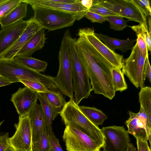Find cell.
Instances as JSON below:
<instances>
[{
    "mask_svg": "<svg viewBox=\"0 0 151 151\" xmlns=\"http://www.w3.org/2000/svg\"><path fill=\"white\" fill-rule=\"evenodd\" d=\"M77 52L83 63L90 80L91 88L95 93L102 94L111 100L115 95L112 83L111 70L109 63H98L93 56L84 36L76 39Z\"/></svg>",
    "mask_w": 151,
    "mask_h": 151,
    "instance_id": "1",
    "label": "cell"
},
{
    "mask_svg": "<svg viewBox=\"0 0 151 151\" xmlns=\"http://www.w3.org/2000/svg\"><path fill=\"white\" fill-rule=\"evenodd\" d=\"M76 38L70 32L68 40L69 55L71 63L72 82L75 94L74 100L78 105L84 99L88 98L92 91L86 68L79 55L75 45Z\"/></svg>",
    "mask_w": 151,
    "mask_h": 151,
    "instance_id": "2",
    "label": "cell"
},
{
    "mask_svg": "<svg viewBox=\"0 0 151 151\" xmlns=\"http://www.w3.org/2000/svg\"><path fill=\"white\" fill-rule=\"evenodd\" d=\"M60 115L65 125L70 124L78 127L102 147L104 137L101 129L84 115L74 100L70 99L66 102Z\"/></svg>",
    "mask_w": 151,
    "mask_h": 151,
    "instance_id": "3",
    "label": "cell"
},
{
    "mask_svg": "<svg viewBox=\"0 0 151 151\" xmlns=\"http://www.w3.org/2000/svg\"><path fill=\"white\" fill-rule=\"evenodd\" d=\"M0 77L12 83L27 80L40 82L49 89H58L47 76L29 69L13 59H0Z\"/></svg>",
    "mask_w": 151,
    "mask_h": 151,
    "instance_id": "4",
    "label": "cell"
},
{
    "mask_svg": "<svg viewBox=\"0 0 151 151\" xmlns=\"http://www.w3.org/2000/svg\"><path fill=\"white\" fill-rule=\"evenodd\" d=\"M69 29L64 33L58 55L59 70L56 77L47 76L62 93L74 100L71 63L69 53L68 40Z\"/></svg>",
    "mask_w": 151,
    "mask_h": 151,
    "instance_id": "5",
    "label": "cell"
},
{
    "mask_svg": "<svg viewBox=\"0 0 151 151\" xmlns=\"http://www.w3.org/2000/svg\"><path fill=\"white\" fill-rule=\"evenodd\" d=\"M34 11V18L42 28L49 31L70 27L76 20V16L68 12L45 7L31 6Z\"/></svg>",
    "mask_w": 151,
    "mask_h": 151,
    "instance_id": "6",
    "label": "cell"
},
{
    "mask_svg": "<svg viewBox=\"0 0 151 151\" xmlns=\"http://www.w3.org/2000/svg\"><path fill=\"white\" fill-rule=\"evenodd\" d=\"M63 138L68 151H99L101 146L78 127L65 125Z\"/></svg>",
    "mask_w": 151,
    "mask_h": 151,
    "instance_id": "7",
    "label": "cell"
},
{
    "mask_svg": "<svg viewBox=\"0 0 151 151\" xmlns=\"http://www.w3.org/2000/svg\"><path fill=\"white\" fill-rule=\"evenodd\" d=\"M128 58L122 61V70L137 88L145 86L143 69L146 58L142 55L137 43L133 47Z\"/></svg>",
    "mask_w": 151,
    "mask_h": 151,
    "instance_id": "8",
    "label": "cell"
},
{
    "mask_svg": "<svg viewBox=\"0 0 151 151\" xmlns=\"http://www.w3.org/2000/svg\"><path fill=\"white\" fill-rule=\"evenodd\" d=\"M93 5L104 7L119 16L139 24L147 19L131 0H93Z\"/></svg>",
    "mask_w": 151,
    "mask_h": 151,
    "instance_id": "9",
    "label": "cell"
},
{
    "mask_svg": "<svg viewBox=\"0 0 151 151\" xmlns=\"http://www.w3.org/2000/svg\"><path fill=\"white\" fill-rule=\"evenodd\" d=\"M101 131L104 137V143L102 147L104 151L126 150L130 139L129 133L124 126L104 127Z\"/></svg>",
    "mask_w": 151,
    "mask_h": 151,
    "instance_id": "10",
    "label": "cell"
},
{
    "mask_svg": "<svg viewBox=\"0 0 151 151\" xmlns=\"http://www.w3.org/2000/svg\"><path fill=\"white\" fill-rule=\"evenodd\" d=\"M16 130L9 138L10 146L15 151H26L32 149V132L30 119L28 115L19 116V122L15 124Z\"/></svg>",
    "mask_w": 151,
    "mask_h": 151,
    "instance_id": "11",
    "label": "cell"
},
{
    "mask_svg": "<svg viewBox=\"0 0 151 151\" xmlns=\"http://www.w3.org/2000/svg\"><path fill=\"white\" fill-rule=\"evenodd\" d=\"M85 37L89 44L104 57L114 68L122 69V55L109 48L95 35L94 30L89 28L80 29L78 31Z\"/></svg>",
    "mask_w": 151,
    "mask_h": 151,
    "instance_id": "12",
    "label": "cell"
},
{
    "mask_svg": "<svg viewBox=\"0 0 151 151\" xmlns=\"http://www.w3.org/2000/svg\"><path fill=\"white\" fill-rule=\"evenodd\" d=\"M38 93L27 87L19 88L10 99L19 116L28 115L37 104Z\"/></svg>",
    "mask_w": 151,
    "mask_h": 151,
    "instance_id": "13",
    "label": "cell"
},
{
    "mask_svg": "<svg viewBox=\"0 0 151 151\" xmlns=\"http://www.w3.org/2000/svg\"><path fill=\"white\" fill-rule=\"evenodd\" d=\"M28 20L27 25L22 33L11 47L0 55V59L12 60L25 44L42 28L39 22L34 17Z\"/></svg>",
    "mask_w": 151,
    "mask_h": 151,
    "instance_id": "14",
    "label": "cell"
},
{
    "mask_svg": "<svg viewBox=\"0 0 151 151\" xmlns=\"http://www.w3.org/2000/svg\"><path fill=\"white\" fill-rule=\"evenodd\" d=\"M28 22L29 20L22 19L2 28L0 31V55L15 43Z\"/></svg>",
    "mask_w": 151,
    "mask_h": 151,
    "instance_id": "15",
    "label": "cell"
},
{
    "mask_svg": "<svg viewBox=\"0 0 151 151\" xmlns=\"http://www.w3.org/2000/svg\"><path fill=\"white\" fill-rule=\"evenodd\" d=\"M129 117L126 121L128 133L133 135L136 138H138L147 141L151 136V131L149 127L147 118L144 116L129 111Z\"/></svg>",
    "mask_w": 151,
    "mask_h": 151,
    "instance_id": "16",
    "label": "cell"
},
{
    "mask_svg": "<svg viewBox=\"0 0 151 151\" xmlns=\"http://www.w3.org/2000/svg\"><path fill=\"white\" fill-rule=\"evenodd\" d=\"M22 2L31 6L45 7L71 13L77 16L79 20L84 17L88 9L82 5L80 0L74 4L50 3L43 2L42 0H23Z\"/></svg>",
    "mask_w": 151,
    "mask_h": 151,
    "instance_id": "17",
    "label": "cell"
},
{
    "mask_svg": "<svg viewBox=\"0 0 151 151\" xmlns=\"http://www.w3.org/2000/svg\"><path fill=\"white\" fill-rule=\"evenodd\" d=\"M31 121L32 143L36 142L47 129L46 118L41 105L37 104L28 114Z\"/></svg>",
    "mask_w": 151,
    "mask_h": 151,
    "instance_id": "18",
    "label": "cell"
},
{
    "mask_svg": "<svg viewBox=\"0 0 151 151\" xmlns=\"http://www.w3.org/2000/svg\"><path fill=\"white\" fill-rule=\"evenodd\" d=\"M45 29L42 28L39 30L25 44L16 55L30 56L36 51L44 46L46 38Z\"/></svg>",
    "mask_w": 151,
    "mask_h": 151,
    "instance_id": "19",
    "label": "cell"
},
{
    "mask_svg": "<svg viewBox=\"0 0 151 151\" xmlns=\"http://www.w3.org/2000/svg\"><path fill=\"white\" fill-rule=\"evenodd\" d=\"M95 35L111 50L114 51L116 50H120L123 53L132 50L133 45L136 39L126 40H120L109 37L102 34L95 33Z\"/></svg>",
    "mask_w": 151,
    "mask_h": 151,
    "instance_id": "20",
    "label": "cell"
},
{
    "mask_svg": "<svg viewBox=\"0 0 151 151\" xmlns=\"http://www.w3.org/2000/svg\"><path fill=\"white\" fill-rule=\"evenodd\" d=\"M38 96L46 118L47 129L50 134L53 131L52 121L60 114L61 110L51 104L41 93H38Z\"/></svg>",
    "mask_w": 151,
    "mask_h": 151,
    "instance_id": "21",
    "label": "cell"
},
{
    "mask_svg": "<svg viewBox=\"0 0 151 151\" xmlns=\"http://www.w3.org/2000/svg\"><path fill=\"white\" fill-rule=\"evenodd\" d=\"M27 4L22 2L3 18L0 20L2 28L26 17Z\"/></svg>",
    "mask_w": 151,
    "mask_h": 151,
    "instance_id": "22",
    "label": "cell"
},
{
    "mask_svg": "<svg viewBox=\"0 0 151 151\" xmlns=\"http://www.w3.org/2000/svg\"><path fill=\"white\" fill-rule=\"evenodd\" d=\"M12 59L26 67L39 73L44 72L48 65L45 61L30 56L16 55Z\"/></svg>",
    "mask_w": 151,
    "mask_h": 151,
    "instance_id": "23",
    "label": "cell"
},
{
    "mask_svg": "<svg viewBox=\"0 0 151 151\" xmlns=\"http://www.w3.org/2000/svg\"><path fill=\"white\" fill-rule=\"evenodd\" d=\"M81 111L93 123L99 127L102 125L108 119L107 116L101 110L95 107L79 106Z\"/></svg>",
    "mask_w": 151,
    "mask_h": 151,
    "instance_id": "24",
    "label": "cell"
},
{
    "mask_svg": "<svg viewBox=\"0 0 151 151\" xmlns=\"http://www.w3.org/2000/svg\"><path fill=\"white\" fill-rule=\"evenodd\" d=\"M139 101L146 113L150 129L151 130V88L145 86L141 88L139 93Z\"/></svg>",
    "mask_w": 151,
    "mask_h": 151,
    "instance_id": "25",
    "label": "cell"
},
{
    "mask_svg": "<svg viewBox=\"0 0 151 151\" xmlns=\"http://www.w3.org/2000/svg\"><path fill=\"white\" fill-rule=\"evenodd\" d=\"M41 93L51 104L61 110L66 103L63 94L58 89H50L49 92Z\"/></svg>",
    "mask_w": 151,
    "mask_h": 151,
    "instance_id": "26",
    "label": "cell"
},
{
    "mask_svg": "<svg viewBox=\"0 0 151 151\" xmlns=\"http://www.w3.org/2000/svg\"><path fill=\"white\" fill-rule=\"evenodd\" d=\"M112 83L114 91L122 92L126 90L128 86L121 69L113 68L111 71Z\"/></svg>",
    "mask_w": 151,
    "mask_h": 151,
    "instance_id": "27",
    "label": "cell"
},
{
    "mask_svg": "<svg viewBox=\"0 0 151 151\" xmlns=\"http://www.w3.org/2000/svg\"><path fill=\"white\" fill-rule=\"evenodd\" d=\"M135 33L136 35L140 34L145 39L148 50L151 52V34L150 33L148 26L147 20L137 25L129 26Z\"/></svg>",
    "mask_w": 151,
    "mask_h": 151,
    "instance_id": "28",
    "label": "cell"
},
{
    "mask_svg": "<svg viewBox=\"0 0 151 151\" xmlns=\"http://www.w3.org/2000/svg\"><path fill=\"white\" fill-rule=\"evenodd\" d=\"M34 151H50L49 133L47 129L43 131L37 141L32 143Z\"/></svg>",
    "mask_w": 151,
    "mask_h": 151,
    "instance_id": "29",
    "label": "cell"
},
{
    "mask_svg": "<svg viewBox=\"0 0 151 151\" xmlns=\"http://www.w3.org/2000/svg\"><path fill=\"white\" fill-rule=\"evenodd\" d=\"M104 17L109 23V28L115 30L122 31L128 26L127 21L120 16H109Z\"/></svg>",
    "mask_w": 151,
    "mask_h": 151,
    "instance_id": "30",
    "label": "cell"
},
{
    "mask_svg": "<svg viewBox=\"0 0 151 151\" xmlns=\"http://www.w3.org/2000/svg\"><path fill=\"white\" fill-rule=\"evenodd\" d=\"M22 1V0H5L0 4V20L6 16Z\"/></svg>",
    "mask_w": 151,
    "mask_h": 151,
    "instance_id": "31",
    "label": "cell"
},
{
    "mask_svg": "<svg viewBox=\"0 0 151 151\" xmlns=\"http://www.w3.org/2000/svg\"><path fill=\"white\" fill-rule=\"evenodd\" d=\"M26 86L37 93H43L49 92V89L43 84L38 82L27 80H21L19 81Z\"/></svg>",
    "mask_w": 151,
    "mask_h": 151,
    "instance_id": "32",
    "label": "cell"
},
{
    "mask_svg": "<svg viewBox=\"0 0 151 151\" xmlns=\"http://www.w3.org/2000/svg\"><path fill=\"white\" fill-rule=\"evenodd\" d=\"M132 2L147 18L151 17V8L149 0H131Z\"/></svg>",
    "mask_w": 151,
    "mask_h": 151,
    "instance_id": "33",
    "label": "cell"
},
{
    "mask_svg": "<svg viewBox=\"0 0 151 151\" xmlns=\"http://www.w3.org/2000/svg\"><path fill=\"white\" fill-rule=\"evenodd\" d=\"M88 10L91 12L96 13L103 17L109 16H118L107 9L98 5H93Z\"/></svg>",
    "mask_w": 151,
    "mask_h": 151,
    "instance_id": "34",
    "label": "cell"
},
{
    "mask_svg": "<svg viewBox=\"0 0 151 151\" xmlns=\"http://www.w3.org/2000/svg\"><path fill=\"white\" fill-rule=\"evenodd\" d=\"M136 35L137 37L136 43L142 55L146 58L149 54L145 41L140 34H138Z\"/></svg>",
    "mask_w": 151,
    "mask_h": 151,
    "instance_id": "35",
    "label": "cell"
},
{
    "mask_svg": "<svg viewBox=\"0 0 151 151\" xmlns=\"http://www.w3.org/2000/svg\"><path fill=\"white\" fill-rule=\"evenodd\" d=\"M49 141L50 151H63L60 145L59 139L56 137L53 131L49 134Z\"/></svg>",
    "mask_w": 151,
    "mask_h": 151,
    "instance_id": "36",
    "label": "cell"
},
{
    "mask_svg": "<svg viewBox=\"0 0 151 151\" xmlns=\"http://www.w3.org/2000/svg\"><path fill=\"white\" fill-rule=\"evenodd\" d=\"M84 17L91 20V22L102 23L106 21L104 17L93 12L88 11H86Z\"/></svg>",
    "mask_w": 151,
    "mask_h": 151,
    "instance_id": "37",
    "label": "cell"
},
{
    "mask_svg": "<svg viewBox=\"0 0 151 151\" xmlns=\"http://www.w3.org/2000/svg\"><path fill=\"white\" fill-rule=\"evenodd\" d=\"M143 77L145 81L147 78L150 82H151V68L149 60L148 55L147 56L145 60L143 69Z\"/></svg>",
    "mask_w": 151,
    "mask_h": 151,
    "instance_id": "38",
    "label": "cell"
},
{
    "mask_svg": "<svg viewBox=\"0 0 151 151\" xmlns=\"http://www.w3.org/2000/svg\"><path fill=\"white\" fill-rule=\"evenodd\" d=\"M9 133L0 135V151H5L10 146Z\"/></svg>",
    "mask_w": 151,
    "mask_h": 151,
    "instance_id": "39",
    "label": "cell"
},
{
    "mask_svg": "<svg viewBox=\"0 0 151 151\" xmlns=\"http://www.w3.org/2000/svg\"><path fill=\"white\" fill-rule=\"evenodd\" d=\"M137 150L136 151H151L147 141L136 138Z\"/></svg>",
    "mask_w": 151,
    "mask_h": 151,
    "instance_id": "40",
    "label": "cell"
},
{
    "mask_svg": "<svg viewBox=\"0 0 151 151\" xmlns=\"http://www.w3.org/2000/svg\"><path fill=\"white\" fill-rule=\"evenodd\" d=\"M82 5L86 8L89 9L92 6L93 0H80Z\"/></svg>",
    "mask_w": 151,
    "mask_h": 151,
    "instance_id": "41",
    "label": "cell"
},
{
    "mask_svg": "<svg viewBox=\"0 0 151 151\" xmlns=\"http://www.w3.org/2000/svg\"><path fill=\"white\" fill-rule=\"evenodd\" d=\"M12 83L6 78L0 77V87L8 85Z\"/></svg>",
    "mask_w": 151,
    "mask_h": 151,
    "instance_id": "42",
    "label": "cell"
},
{
    "mask_svg": "<svg viewBox=\"0 0 151 151\" xmlns=\"http://www.w3.org/2000/svg\"><path fill=\"white\" fill-rule=\"evenodd\" d=\"M5 151H15L14 149L9 146Z\"/></svg>",
    "mask_w": 151,
    "mask_h": 151,
    "instance_id": "43",
    "label": "cell"
},
{
    "mask_svg": "<svg viewBox=\"0 0 151 151\" xmlns=\"http://www.w3.org/2000/svg\"><path fill=\"white\" fill-rule=\"evenodd\" d=\"M5 0H0V4L2 3L5 1Z\"/></svg>",
    "mask_w": 151,
    "mask_h": 151,
    "instance_id": "44",
    "label": "cell"
},
{
    "mask_svg": "<svg viewBox=\"0 0 151 151\" xmlns=\"http://www.w3.org/2000/svg\"><path fill=\"white\" fill-rule=\"evenodd\" d=\"M4 120H3L1 122H0V127L1 126V124H2V123H3V122H4Z\"/></svg>",
    "mask_w": 151,
    "mask_h": 151,
    "instance_id": "45",
    "label": "cell"
},
{
    "mask_svg": "<svg viewBox=\"0 0 151 151\" xmlns=\"http://www.w3.org/2000/svg\"><path fill=\"white\" fill-rule=\"evenodd\" d=\"M33 151V149H32V148L31 149V150H27V151Z\"/></svg>",
    "mask_w": 151,
    "mask_h": 151,
    "instance_id": "46",
    "label": "cell"
},
{
    "mask_svg": "<svg viewBox=\"0 0 151 151\" xmlns=\"http://www.w3.org/2000/svg\"><path fill=\"white\" fill-rule=\"evenodd\" d=\"M99 151H104V150H102V151L100 150Z\"/></svg>",
    "mask_w": 151,
    "mask_h": 151,
    "instance_id": "47",
    "label": "cell"
}]
</instances>
